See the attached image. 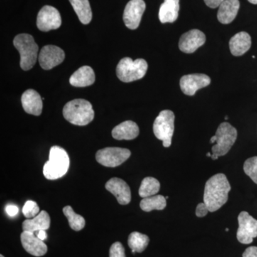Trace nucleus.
I'll use <instances>...</instances> for the list:
<instances>
[{
	"mask_svg": "<svg viewBox=\"0 0 257 257\" xmlns=\"http://www.w3.org/2000/svg\"><path fill=\"white\" fill-rule=\"evenodd\" d=\"M35 234H36L39 239L42 240V241H44V240L46 239L47 238V234L45 230H40V231H36Z\"/></svg>",
	"mask_w": 257,
	"mask_h": 257,
	"instance_id": "nucleus-36",
	"label": "nucleus"
},
{
	"mask_svg": "<svg viewBox=\"0 0 257 257\" xmlns=\"http://www.w3.org/2000/svg\"><path fill=\"white\" fill-rule=\"evenodd\" d=\"M204 1L209 8L214 9V8H219L225 0H204Z\"/></svg>",
	"mask_w": 257,
	"mask_h": 257,
	"instance_id": "nucleus-34",
	"label": "nucleus"
},
{
	"mask_svg": "<svg viewBox=\"0 0 257 257\" xmlns=\"http://www.w3.org/2000/svg\"><path fill=\"white\" fill-rule=\"evenodd\" d=\"M240 7L239 0H225L219 7L217 19L219 23L227 25L232 23L238 14Z\"/></svg>",
	"mask_w": 257,
	"mask_h": 257,
	"instance_id": "nucleus-19",
	"label": "nucleus"
},
{
	"mask_svg": "<svg viewBox=\"0 0 257 257\" xmlns=\"http://www.w3.org/2000/svg\"><path fill=\"white\" fill-rule=\"evenodd\" d=\"M14 46L20 55V67L30 70L36 63L39 47L33 37L28 34H20L13 40Z\"/></svg>",
	"mask_w": 257,
	"mask_h": 257,
	"instance_id": "nucleus-4",
	"label": "nucleus"
},
{
	"mask_svg": "<svg viewBox=\"0 0 257 257\" xmlns=\"http://www.w3.org/2000/svg\"><path fill=\"white\" fill-rule=\"evenodd\" d=\"M250 3L253 5H257V0H248Z\"/></svg>",
	"mask_w": 257,
	"mask_h": 257,
	"instance_id": "nucleus-38",
	"label": "nucleus"
},
{
	"mask_svg": "<svg viewBox=\"0 0 257 257\" xmlns=\"http://www.w3.org/2000/svg\"><path fill=\"white\" fill-rule=\"evenodd\" d=\"M109 257H126L124 248L121 243L116 241L111 245L109 249Z\"/></svg>",
	"mask_w": 257,
	"mask_h": 257,
	"instance_id": "nucleus-31",
	"label": "nucleus"
},
{
	"mask_svg": "<svg viewBox=\"0 0 257 257\" xmlns=\"http://www.w3.org/2000/svg\"><path fill=\"white\" fill-rule=\"evenodd\" d=\"M231 186L226 175L217 174L211 177L205 184L204 203L210 212L220 209L228 200Z\"/></svg>",
	"mask_w": 257,
	"mask_h": 257,
	"instance_id": "nucleus-1",
	"label": "nucleus"
},
{
	"mask_svg": "<svg viewBox=\"0 0 257 257\" xmlns=\"http://www.w3.org/2000/svg\"><path fill=\"white\" fill-rule=\"evenodd\" d=\"M239 228L237 230L238 241L243 244H248L257 236V220L246 211H241L238 216Z\"/></svg>",
	"mask_w": 257,
	"mask_h": 257,
	"instance_id": "nucleus-9",
	"label": "nucleus"
},
{
	"mask_svg": "<svg viewBox=\"0 0 257 257\" xmlns=\"http://www.w3.org/2000/svg\"><path fill=\"white\" fill-rule=\"evenodd\" d=\"M24 110L28 114L40 116L42 114L43 103L41 96L34 89H28L21 98Z\"/></svg>",
	"mask_w": 257,
	"mask_h": 257,
	"instance_id": "nucleus-17",
	"label": "nucleus"
},
{
	"mask_svg": "<svg viewBox=\"0 0 257 257\" xmlns=\"http://www.w3.org/2000/svg\"><path fill=\"white\" fill-rule=\"evenodd\" d=\"M243 257H257L256 246H250L243 253Z\"/></svg>",
	"mask_w": 257,
	"mask_h": 257,
	"instance_id": "nucleus-33",
	"label": "nucleus"
},
{
	"mask_svg": "<svg viewBox=\"0 0 257 257\" xmlns=\"http://www.w3.org/2000/svg\"><path fill=\"white\" fill-rule=\"evenodd\" d=\"M179 8V0H165L159 12V19L161 23H175L178 18Z\"/></svg>",
	"mask_w": 257,
	"mask_h": 257,
	"instance_id": "nucleus-22",
	"label": "nucleus"
},
{
	"mask_svg": "<svg viewBox=\"0 0 257 257\" xmlns=\"http://www.w3.org/2000/svg\"><path fill=\"white\" fill-rule=\"evenodd\" d=\"M243 171L257 184V157H251L243 164Z\"/></svg>",
	"mask_w": 257,
	"mask_h": 257,
	"instance_id": "nucleus-29",
	"label": "nucleus"
},
{
	"mask_svg": "<svg viewBox=\"0 0 257 257\" xmlns=\"http://www.w3.org/2000/svg\"><path fill=\"white\" fill-rule=\"evenodd\" d=\"M50 217L46 211H40L38 215L28 219L23 223V231L35 233L40 230H47L50 226Z\"/></svg>",
	"mask_w": 257,
	"mask_h": 257,
	"instance_id": "nucleus-23",
	"label": "nucleus"
},
{
	"mask_svg": "<svg viewBox=\"0 0 257 257\" xmlns=\"http://www.w3.org/2000/svg\"><path fill=\"white\" fill-rule=\"evenodd\" d=\"M150 242V238L147 235L138 231L131 233L128 238V245L133 253H141L145 251Z\"/></svg>",
	"mask_w": 257,
	"mask_h": 257,
	"instance_id": "nucleus-25",
	"label": "nucleus"
},
{
	"mask_svg": "<svg viewBox=\"0 0 257 257\" xmlns=\"http://www.w3.org/2000/svg\"><path fill=\"white\" fill-rule=\"evenodd\" d=\"M207 156L211 157V155L210 153H209V152H208V153L207 154Z\"/></svg>",
	"mask_w": 257,
	"mask_h": 257,
	"instance_id": "nucleus-39",
	"label": "nucleus"
},
{
	"mask_svg": "<svg viewBox=\"0 0 257 257\" xmlns=\"http://www.w3.org/2000/svg\"><path fill=\"white\" fill-rule=\"evenodd\" d=\"M209 210L204 203H200L198 204L197 209H196V215L198 217H204L208 214Z\"/></svg>",
	"mask_w": 257,
	"mask_h": 257,
	"instance_id": "nucleus-32",
	"label": "nucleus"
},
{
	"mask_svg": "<svg viewBox=\"0 0 257 257\" xmlns=\"http://www.w3.org/2000/svg\"><path fill=\"white\" fill-rule=\"evenodd\" d=\"M148 69L146 60L138 59L133 61L124 57L119 61L116 67V76L123 82H132L145 77Z\"/></svg>",
	"mask_w": 257,
	"mask_h": 257,
	"instance_id": "nucleus-5",
	"label": "nucleus"
},
{
	"mask_svg": "<svg viewBox=\"0 0 257 257\" xmlns=\"http://www.w3.org/2000/svg\"><path fill=\"white\" fill-rule=\"evenodd\" d=\"M131 156L127 149L119 147H106L96 154L98 163L106 167H116L124 163Z\"/></svg>",
	"mask_w": 257,
	"mask_h": 257,
	"instance_id": "nucleus-8",
	"label": "nucleus"
},
{
	"mask_svg": "<svg viewBox=\"0 0 257 257\" xmlns=\"http://www.w3.org/2000/svg\"><path fill=\"white\" fill-rule=\"evenodd\" d=\"M95 82V74L92 67L83 66L70 77L71 85L77 87H85L92 85Z\"/></svg>",
	"mask_w": 257,
	"mask_h": 257,
	"instance_id": "nucleus-20",
	"label": "nucleus"
},
{
	"mask_svg": "<svg viewBox=\"0 0 257 257\" xmlns=\"http://www.w3.org/2000/svg\"><path fill=\"white\" fill-rule=\"evenodd\" d=\"M167 206L166 198L162 195H155L143 198L140 202V208L144 211L150 212L152 210H163Z\"/></svg>",
	"mask_w": 257,
	"mask_h": 257,
	"instance_id": "nucleus-26",
	"label": "nucleus"
},
{
	"mask_svg": "<svg viewBox=\"0 0 257 257\" xmlns=\"http://www.w3.org/2000/svg\"><path fill=\"white\" fill-rule=\"evenodd\" d=\"M105 188L116 197L121 205H126L131 202V190L123 179L117 177L109 179L105 184Z\"/></svg>",
	"mask_w": 257,
	"mask_h": 257,
	"instance_id": "nucleus-15",
	"label": "nucleus"
},
{
	"mask_svg": "<svg viewBox=\"0 0 257 257\" xmlns=\"http://www.w3.org/2000/svg\"><path fill=\"white\" fill-rule=\"evenodd\" d=\"M64 119L71 124L85 126L94 119V111L92 104L83 99H74L64 106Z\"/></svg>",
	"mask_w": 257,
	"mask_h": 257,
	"instance_id": "nucleus-2",
	"label": "nucleus"
},
{
	"mask_svg": "<svg viewBox=\"0 0 257 257\" xmlns=\"http://www.w3.org/2000/svg\"><path fill=\"white\" fill-rule=\"evenodd\" d=\"M64 216L68 219L70 227L74 231H79L84 229L85 226V220L83 216L74 212L73 209L70 206H66L63 208Z\"/></svg>",
	"mask_w": 257,
	"mask_h": 257,
	"instance_id": "nucleus-28",
	"label": "nucleus"
},
{
	"mask_svg": "<svg viewBox=\"0 0 257 257\" xmlns=\"http://www.w3.org/2000/svg\"><path fill=\"white\" fill-rule=\"evenodd\" d=\"M0 257H5L4 256H3V255H0Z\"/></svg>",
	"mask_w": 257,
	"mask_h": 257,
	"instance_id": "nucleus-42",
	"label": "nucleus"
},
{
	"mask_svg": "<svg viewBox=\"0 0 257 257\" xmlns=\"http://www.w3.org/2000/svg\"><path fill=\"white\" fill-rule=\"evenodd\" d=\"M65 58V54L60 47L55 45H46L42 47L38 60L43 69L49 70L62 63Z\"/></svg>",
	"mask_w": 257,
	"mask_h": 257,
	"instance_id": "nucleus-12",
	"label": "nucleus"
},
{
	"mask_svg": "<svg viewBox=\"0 0 257 257\" xmlns=\"http://www.w3.org/2000/svg\"><path fill=\"white\" fill-rule=\"evenodd\" d=\"M160 183L157 179L154 177H146L142 182L139 194L143 198L150 197L157 194L160 192Z\"/></svg>",
	"mask_w": 257,
	"mask_h": 257,
	"instance_id": "nucleus-27",
	"label": "nucleus"
},
{
	"mask_svg": "<svg viewBox=\"0 0 257 257\" xmlns=\"http://www.w3.org/2000/svg\"><path fill=\"white\" fill-rule=\"evenodd\" d=\"M146 9L144 0H130L125 7L123 20L126 28L136 30L140 26L142 18Z\"/></svg>",
	"mask_w": 257,
	"mask_h": 257,
	"instance_id": "nucleus-11",
	"label": "nucleus"
},
{
	"mask_svg": "<svg viewBox=\"0 0 257 257\" xmlns=\"http://www.w3.org/2000/svg\"><path fill=\"white\" fill-rule=\"evenodd\" d=\"M40 207H38L36 202L30 200L25 203L23 208L24 216L27 219H32L40 214Z\"/></svg>",
	"mask_w": 257,
	"mask_h": 257,
	"instance_id": "nucleus-30",
	"label": "nucleus"
},
{
	"mask_svg": "<svg viewBox=\"0 0 257 257\" xmlns=\"http://www.w3.org/2000/svg\"><path fill=\"white\" fill-rule=\"evenodd\" d=\"M70 160L67 152L62 147L54 146L50 149L49 160L43 167V174L47 179L55 180L68 172Z\"/></svg>",
	"mask_w": 257,
	"mask_h": 257,
	"instance_id": "nucleus-3",
	"label": "nucleus"
},
{
	"mask_svg": "<svg viewBox=\"0 0 257 257\" xmlns=\"http://www.w3.org/2000/svg\"><path fill=\"white\" fill-rule=\"evenodd\" d=\"M79 21L84 25L90 23L92 19V12L89 0H69Z\"/></svg>",
	"mask_w": 257,
	"mask_h": 257,
	"instance_id": "nucleus-24",
	"label": "nucleus"
},
{
	"mask_svg": "<svg viewBox=\"0 0 257 257\" xmlns=\"http://www.w3.org/2000/svg\"><path fill=\"white\" fill-rule=\"evenodd\" d=\"M6 212L10 216H15L18 214L19 212V209L17 206L15 205H8L6 207Z\"/></svg>",
	"mask_w": 257,
	"mask_h": 257,
	"instance_id": "nucleus-35",
	"label": "nucleus"
},
{
	"mask_svg": "<svg viewBox=\"0 0 257 257\" xmlns=\"http://www.w3.org/2000/svg\"><path fill=\"white\" fill-rule=\"evenodd\" d=\"M226 231H229V229H228V228H226Z\"/></svg>",
	"mask_w": 257,
	"mask_h": 257,
	"instance_id": "nucleus-41",
	"label": "nucleus"
},
{
	"mask_svg": "<svg viewBox=\"0 0 257 257\" xmlns=\"http://www.w3.org/2000/svg\"><path fill=\"white\" fill-rule=\"evenodd\" d=\"M211 79L204 74L184 75L180 79V88L187 96H194L197 91L210 84Z\"/></svg>",
	"mask_w": 257,
	"mask_h": 257,
	"instance_id": "nucleus-13",
	"label": "nucleus"
},
{
	"mask_svg": "<svg viewBox=\"0 0 257 257\" xmlns=\"http://www.w3.org/2000/svg\"><path fill=\"white\" fill-rule=\"evenodd\" d=\"M140 134V128L135 121H125L115 126L111 132L113 138L117 140H133Z\"/></svg>",
	"mask_w": 257,
	"mask_h": 257,
	"instance_id": "nucleus-21",
	"label": "nucleus"
},
{
	"mask_svg": "<svg viewBox=\"0 0 257 257\" xmlns=\"http://www.w3.org/2000/svg\"><path fill=\"white\" fill-rule=\"evenodd\" d=\"M62 25V18L58 10L46 5L39 12L37 18V28L42 32L57 30Z\"/></svg>",
	"mask_w": 257,
	"mask_h": 257,
	"instance_id": "nucleus-10",
	"label": "nucleus"
},
{
	"mask_svg": "<svg viewBox=\"0 0 257 257\" xmlns=\"http://www.w3.org/2000/svg\"><path fill=\"white\" fill-rule=\"evenodd\" d=\"M216 141V137L215 135L214 136H213L212 138H211L210 140V143H215Z\"/></svg>",
	"mask_w": 257,
	"mask_h": 257,
	"instance_id": "nucleus-37",
	"label": "nucleus"
},
{
	"mask_svg": "<svg viewBox=\"0 0 257 257\" xmlns=\"http://www.w3.org/2000/svg\"><path fill=\"white\" fill-rule=\"evenodd\" d=\"M21 242L25 251L32 256H42L47 253V245L39 239L35 233L23 231L21 234Z\"/></svg>",
	"mask_w": 257,
	"mask_h": 257,
	"instance_id": "nucleus-16",
	"label": "nucleus"
},
{
	"mask_svg": "<svg viewBox=\"0 0 257 257\" xmlns=\"http://www.w3.org/2000/svg\"><path fill=\"white\" fill-rule=\"evenodd\" d=\"M251 46V39L247 32H241L231 37L229 41V49L231 55L240 57L249 50Z\"/></svg>",
	"mask_w": 257,
	"mask_h": 257,
	"instance_id": "nucleus-18",
	"label": "nucleus"
},
{
	"mask_svg": "<svg viewBox=\"0 0 257 257\" xmlns=\"http://www.w3.org/2000/svg\"><path fill=\"white\" fill-rule=\"evenodd\" d=\"M215 136L216 145L211 148L212 155L211 158L213 160L224 156L229 152L237 138V131L229 123L223 122L216 130Z\"/></svg>",
	"mask_w": 257,
	"mask_h": 257,
	"instance_id": "nucleus-6",
	"label": "nucleus"
},
{
	"mask_svg": "<svg viewBox=\"0 0 257 257\" xmlns=\"http://www.w3.org/2000/svg\"><path fill=\"white\" fill-rule=\"evenodd\" d=\"M224 119L226 120V119H229V117H228V116H225Z\"/></svg>",
	"mask_w": 257,
	"mask_h": 257,
	"instance_id": "nucleus-40",
	"label": "nucleus"
},
{
	"mask_svg": "<svg viewBox=\"0 0 257 257\" xmlns=\"http://www.w3.org/2000/svg\"><path fill=\"white\" fill-rule=\"evenodd\" d=\"M205 42V35L200 30L194 29L186 32L180 37L179 48L184 53H194L199 47L203 46Z\"/></svg>",
	"mask_w": 257,
	"mask_h": 257,
	"instance_id": "nucleus-14",
	"label": "nucleus"
},
{
	"mask_svg": "<svg viewBox=\"0 0 257 257\" xmlns=\"http://www.w3.org/2000/svg\"><path fill=\"white\" fill-rule=\"evenodd\" d=\"M175 116L173 111H161L155 119L153 132L155 137L163 143V146L167 148L172 145V139L175 131Z\"/></svg>",
	"mask_w": 257,
	"mask_h": 257,
	"instance_id": "nucleus-7",
	"label": "nucleus"
}]
</instances>
